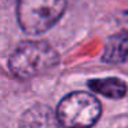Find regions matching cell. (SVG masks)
Returning a JSON list of instances; mask_svg holds the SVG:
<instances>
[{
  "instance_id": "5b68a950",
  "label": "cell",
  "mask_w": 128,
  "mask_h": 128,
  "mask_svg": "<svg viewBox=\"0 0 128 128\" xmlns=\"http://www.w3.org/2000/svg\"><path fill=\"white\" fill-rule=\"evenodd\" d=\"M128 56V32L113 34L108 39L103 51V61L106 62H122Z\"/></svg>"
},
{
  "instance_id": "6da1fadb",
  "label": "cell",
  "mask_w": 128,
  "mask_h": 128,
  "mask_svg": "<svg viewBox=\"0 0 128 128\" xmlns=\"http://www.w3.org/2000/svg\"><path fill=\"white\" fill-rule=\"evenodd\" d=\"M59 61L58 52L46 42L21 43L10 55V70L20 78H32L52 69Z\"/></svg>"
},
{
  "instance_id": "7a4b0ae2",
  "label": "cell",
  "mask_w": 128,
  "mask_h": 128,
  "mask_svg": "<svg viewBox=\"0 0 128 128\" xmlns=\"http://www.w3.org/2000/svg\"><path fill=\"white\" fill-rule=\"evenodd\" d=\"M17 17L28 34H42L51 29L66 10V0H18Z\"/></svg>"
},
{
  "instance_id": "8992f818",
  "label": "cell",
  "mask_w": 128,
  "mask_h": 128,
  "mask_svg": "<svg viewBox=\"0 0 128 128\" xmlns=\"http://www.w3.org/2000/svg\"><path fill=\"white\" fill-rule=\"evenodd\" d=\"M88 87L96 94L105 95V96L112 98V99H120L127 94V84L117 77L90 80Z\"/></svg>"
},
{
  "instance_id": "3957f363",
  "label": "cell",
  "mask_w": 128,
  "mask_h": 128,
  "mask_svg": "<svg viewBox=\"0 0 128 128\" xmlns=\"http://www.w3.org/2000/svg\"><path fill=\"white\" fill-rule=\"evenodd\" d=\"M100 113L99 100L84 91L66 95L56 108L59 122L66 128H90L98 121Z\"/></svg>"
},
{
  "instance_id": "277c9868",
  "label": "cell",
  "mask_w": 128,
  "mask_h": 128,
  "mask_svg": "<svg viewBox=\"0 0 128 128\" xmlns=\"http://www.w3.org/2000/svg\"><path fill=\"white\" fill-rule=\"evenodd\" d=\"M20 128H61V122L50 106L34 105L22 114Z\"/></svg>"
},
{
  "instance_id": "ba28073f",
  "label": "cell",
  "mask_w": 128,
  "mask_h": 128,
  "mask_svg": "<svg viewBox=\"0 0 128 128\" xmlns=\"http://www.w3.org/2000/svg\"><path fill=\"white\" fill-rule=\"evenodd\" d=\"M127 15H128V11H127Z\"/></svg>"
},
{
  "instance_id": "52a82bcc",
  "label": "cell",
  "mask_w": 128,
  "mask_h": 128,
  "mask_svg": "<svg viewBox=\"0 0 128 128\" xmlns=\"http://www.w3.org/2000/svg\"><path fill=\"white\" fill-rule=\"evenodd\" d=\"M18 0H0V8H6V7H10L11 4H14Z\"/></svg>"
}]
</instances>
